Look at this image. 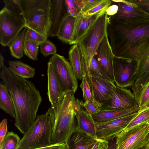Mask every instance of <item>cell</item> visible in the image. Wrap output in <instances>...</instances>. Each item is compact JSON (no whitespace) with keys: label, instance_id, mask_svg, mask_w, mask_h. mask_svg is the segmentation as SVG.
Instances as JSON below:
<instances>
[{"label":"cell","instance_id":"1","mask_svg":"<svg viewBox=\"0 0 149 149\" xmlns=\"http://www.w3.org/2000/svg\"><path fill=\"white\" fill-rule=\"evenodd\" d=\"M0 77L11 96L16 118L15 125L24 134L35 120L42 99L40 92L31 81L13 74L4 64L0 54Z\"/></svg>","mask_w":149,"mask_h":149},{"label":"cell","instance_id":"2","mask_svg":"<svg viewBox=\"0 0 149 149\" xmlns=\"http://www.w3.org/2000/svg\"><path fill=\"white\" fill-rule=\"evenodd\" d=\"M107 34L115 56L137 60L149 47V17L123 22L108 16Z\"/></svg>","mask_w":149,"mask_h":149},{"label":"cell","instance_id":"3","mask_svg":"<svg viewBox=\"0 0 149 149\" xmlns=\"http://www.w3.org/2000/svg\"><path fill=\"white\" fill-rule=\"evenodd\" d=\"M73 92L64 93L57 103L47 113L53 124L52 144L66 143L76 129L75 119L77 99Z\"/></svg>","mask_w":149,"mask_h":149},{"label":"cell","instance_id":"4","mask_svg":"<svg viewBox=\"0 0 149 149\" xmlns=\"http://www.w3.org/2000/svg\"><path fill=\"white\" fill-rule=\"evenodd\" d=\"M0 11V43L8 46L25 28V21L19 0H4Z\"/></svg>","mask_w":149,"mask_h":149},{"label":"cell","instance_id":"5","mask_svg":"<svg viewBox=\"0 0 149 149\" xmlns=\"http://www.w3.org/2000/svg\"><path fill=\"white\" fill-rule=\"evenodd\" d=\"M25 21V28L45 38L49 36L51 0H19Z\"/></svg>","mask_w":149,"mask_h":149},{"label":"cell","instance_id":"6","mask_svg":"<svg viewBox=\"0 0 149 149\" xmlns=\"http://www.w3.org/2000/svg\"><path fill=\"white\" fill-rule=\"evenodd\" d=\"M107 18L105 12L97 19L77 44L81 55L83 75L89 70L92 59L107 33Z\"/></svg>","mask_w":149,"mask_h":149},{"label":"cell","instance_id":"7","mask_svg":"<svg viewBox=\"0 0 149 149\" xmlns=\"http://www.w3.org/2000/svg\"><path fill=\"white\" fill-rule=\"evenodd\" d=\"M53 124L46 112L38 116L19 141L18 149H35L52 144Z\"/></svg>","mask_w":149,"mask_h":149},{"label":"cell","instance_id":"8","mask_svg":"<svg viewBox=\"0 0 149 149\" xmlns=\"http://www.w3.org/2000/svg\"><path fill=\"white\" fill-rule=\"evenodd\" d=\"M117 149H141L149 145V124H142L116 136Z\"/></svg>","mask_w":149,"mask_h":149},{"label":"cell","instance_id":"9","mask_svg":"<svg viewBox=\"0 0 149 149\" xmlns=\"http://www.w3.org/2000/svg\"><path fill=\"white\" fill-rule=\"evenodd\" d=\"M49 62L53 66L63 93H75L78 88V81L69 62L57 54L53 55Z\"/></svg>","mask_w":149,"mask_h":149},{"label":"cell","instance_id":"10","mask_svg":"<svg viewBox=\"0 0 149 149\" xmlns=\"http://www.w3.org/2000/svg\"><path fill=\"white\" fill-rule=\"evenodd\" d=\"M138 64L136 60L114 56L113 75L117 86L125 88L132 85L137 79Z\"/></svg>","mask_w":149,"mask_h":149},{"label":"cell","instance_id":"11","mask_svg":"<svg viewBox=\"0 0 149 149\" xmlns=\"http://www.w3.org/2000/svg\"><path fill=\"white\" fill-rule=\"evenodd\" d=\"M139 107L130 90L116 85L105 101L101 104V111H120Z\"/></svg>","mask_w":149,"mask_h":149},{"label":"cell","instance_id":"12","mask_svg":"<svg viewBox=\"0 0 149 149\" xmlns=\"http://www.w3.org/2000/svg\"><path fill=\"white\" fill-rule=\"evenodd\" d=\"M138 113L107 122L96 124L97 139L108 141L116 136L125 128Z\"/></svg>","mask_w":149,"mask_h":149},{"label":"cell","instance_id":"13","mask_svg":"<svg viewBox=\"0 0 149 149\" xmlns=\"http://www.w3.org/2000/svg\"><path fill=\"white\" fill-rule=\"evenodd\" d=\"M94 56L110 80L114 83L113 71L114 56L107 33L99 45Z\"/></svg>","mask_w":149,"mask_h":149},{"label":"cell","instance_id":"14","mask_svg":"<svg viewBox=\"0 0 149 149\" xmlns=\"http://www.w3.org/2000/svg\"><path fill=\"white\" fill-rule=\"evenodd\" d=\"M85 74L94 99L101 105L107 100L116 85L110 80L92 75L89 70Z\"/></svg>","mask_w":149,"mask_h":149},{"label":"cell","instance_id":"15","mask_svg":"<svg viewBox=\"0 0 149 149\" xmlns=\"http://www.w3.org/2000/svg\"><path fill=\"white\" fill-rule=\"evenodd\" d=\"M118 6L117 13L111 16L116 20L123 22H129L141 19L149 15L142 11L128 0H113Z\"/></svg>","mask_w":149,"mask_h":149},{"label":"cell","instance_id":"16","mask_svg":"<svg viewBox=\"0 0 149 149\" xmlns=\"http://www.w3.org/2000/svg\"><path fill=\"white\" fill-rule=\"evenodd\" d=\"M68 14L65 0H51L49 36H57L60 26Z\"/></svg>","mask_w":149,"mask_h":149},{"label":"cell","instance_id":"17","mask_svg":"<svg viewBox=\"0 0 149 149\" xmlns=\"http://www.w3.org/2000/svg\"><path fill=\"white\" fill-rule=\"evenodd\" d=\"M131 86L140 110L149 108V72L137 78Z\"/></svg>","mask_w":149,"mask_h":149},{"label":"cell","instance_id":"18","mask_svg":"<svg viewBox=\"0 0 149 149\" xmlns=\"http://www.w3.org/2000/svg\"><path fill=\"white\" fill-rule=\"evenodd\" d=\"M75 117L77 120L76 129L92 137L97 139L96 123L91 115L88 114L81 107V101L77 99Z\"/></svg>","mask_w":149,"mask_h":149},{"label":"cell","instance_id":"19","mask_svg":"<svg viewBox=\"0 0 149 149\" xmlns=\"http://www.w3.org/2000/svg\"><path fill=\"white\" fill-rule=\"evenodd\" d=\"M47 95L51 106L55 105L64 93L62 87L52 63H47Z\"/></svg>","mask_w":149,"mask_h":149},{"label":"cell","instance_id":"20","mask_svg":"<svg viewBox=\"0 0 149 149\" xmlns=\"http://www.w3.org/2000/svg\"><path fill=\"white\" fill-rule=\"evenodd\" d=\"M102 11L89 17H83L81 13L76 17L72 45L77 44L97 19L104 13Z\"/></svg>","mask_w":149,"mask_h":149},{"label":"cell","instance_id":"21","mask_svg":"<svg viewBox=\"0 0 149 149\" xmlns=\"http://www.w3.org/2000/svg\"><path fill=\"white\" fill-rule=\"evenodd\" d=\"M97 139L76 129L70 137L66 144L68 149H91Z\"/></svg>","mask_w":149,"mask_h":149},{"label":"cell","instance_id":"22","mask_svg":"<svg viewBox=\"0 0 149 149\" xmlns=\"http://www.w3.org/2000/svg\"><path fill=\"white\" fill-rule=\"evenodd\" d=\"M140 109L139 107H137L120 111H100L91 116L96 124H99L138 113Z\"/></svg>","mask_w":149,"mask_h":149},{"label":"cell","instance_id":"23","mask_svg":"<svg viewBox=\"0 0 149 149\" xmlns=\"http://www.w3.org/2000/svg\"><path fill=\"white\" fill-rule=\"evenodd\" d=\"M76 17L68 13L63 20L56 36L60 40L70 45H72Z\"/></svg>","mask_w":149,"mask_h":149},{"label":"cell","instance_id":"24","mask_svg":"<svg viewBox=\"0 0 149 149\" xmlns=\"http://www.w3.org/2000/svg\"><path fill=\"white\" fill-rule=\"evenodd\" d=\"M9 70L13 74L25 79L34 77L35 69L19 61H9Z\"/></svg>","mask_w":149,"mask_h":149},{"label":"cell","instance_id":"25","mask_svg":"<svg viewBox=\"0 0 149 149\" xmlns=\"http://www.w3.org/2000/svg\"><path fill=\"white\" fill-rule=\"evenodd\" d=\"M69 60L74 74L77 79H82L83 73L81 55L77 44L73 45L68 53Z\"/></svg>","mask_w":149,"mask_h":149},{"label":"cell","instance_id":"26","mask_svg":"<svg viewBox=\"0 0 149 149\" xmlns=\"http://www.w3.org/2000/svg\"><path fill=\"white\" fill-rule=\"evenodd\" d=\"M0 108L15 119V111L11 96L6 86L2 82L0 83Z\"/></svg>","mask_w":149,"mask_h":149},{"label":"cell","instance_id":"27","mask_svg":"<svg viewBox=\"0 0 149 149\" xmlns=\"http://www.w3.org/2000/svg\"><path fill=\"white\" fill-rule=\"evenodd\" d=\"M26 29L25 28L23 29L8 46L11 55L17 59H20L23 56V46Z\"/></svg>","mask_w":149,"mask_h":149},{"label":"cell","instance_id":"28","mask_svg":"<svg viewBox=\"0 0 149 149\" xmlns=\"http://www.w3.org/2000/svg\"><path fill=\"white\" fill-rule=\"evenodd\" d=\"M146 123L149 124V108L140 110L137 115L123 130H127L138 125Z\"/></svg>","mask_w":149,"mask_h":149},{"label":"cell","instance_id":"29","mask_svg":"<svg viewBox=\"0 0 149 149\" xmlns=\"http://www.w3.org/2000/svg\"><path fill=\"white\" fill-rule=\"evenodd\" d=\"M137 61V79L145 73L149 72V47L141 54Z\"/></svg>","mask_w":149,"mask_h":149},{"label":"cell","instance_id":"30","mask_svg":"<svg viewBox=\"0 0 149 149\" xmlns=\"http://www.w3.org/2000/svg\"><path fill=\"white\" fill-rule=\"evenodd\" d=\"M20 140L17 134L12 131L8 132L0 145V149H18Z\"/></svg>","mask_w":149,"mask_h":149},{"label":"cell","instance_id":"31","mask_svg":"<svg viewBox=\"0 0 149 149\" xmlns=\"http://www.w3.org/2000/svg\"><path fill=\"white\" fill-rule=\"evenodd\" d=\"M40 45L33 41L24 40L23 51L27 57L33 60H37L39 47Z\"/></svg>","mask_w":149,"mask_h":149},{"label":"cell","instance_id":"32","mask_svg":"<svg viewBox=\"0 0 149 149\" xmlns=\"http://www.w3.org/2000/svg\"><path fill=\"white\" fill-rule=\"evenodd\" d=\"M68 14L77 17L81 13L83 8V0H65Z\"/></svg>","mask_w":149,"mask_h":149},{"label":"cell","instance_id":"33","mask_svg":"<svg viewBox=\"0 0 149 149\" xmlns=\"http://www.w3.org/2000/svg\"><path fill=\"white\" fill-rule=\"evenodd\" d=\"M80 87L82 92L84 101L89 100L100 108V105L94 99L91 88L87 81L85 73L83 75Z\"/></svg>","mask_w":149,"mask_h":149},{"label":"cell","instance_id":"34","mask_svg":"<svg viewBox=\"0 0 149 149\" xmlns=\"http://www.w3.org/2000/svg\"><path fill=\"white\" fill-rule=\"evenodd\" d=\"M111 0H103L102 1L88 10L81 13L85 17H89L102 11L106 10L112 3Z\"/></svg>","mask_w":149,"mask_h":149},{"label":"cell","instance_id":"35","mask_svg":"<svg viewBox=\"0 0 149 149\" xmlns=\"http://www.w3.org/2000/svg\"><path fill=\"white\" fill-rule=\"evenodd\" d=\"M88 70L93 76L111 81L99 65L94 56L92 59Z\"/></svg>","mask_w":149,"mask_h":149},{"label":"cell","instance_id":"36","mask_svg":"<svg viewBox=\"0 0 149 149\" xmlns=\"http://www.w3.org/2000/svg\"><path fill=\"white\" fill-rule=\"evenodd\" d=\"M40 52L44 56H47L51 54L54 55L56 54V47L47 39L40 45Z\"/></svg>","mask_w":149,"mask_h":149},{"label":"cell","instance_id":"37","mask_svg":"<svg viewBox=\"0 0 149 149\" xmlns=\"http://www.w3.org/2000/svg\"><path fill=\"white\" fill-rule=\"evenodd\" d=\"M25 40L37 43L40 45L47 39L35 31L29 28L26 30L25 35Z\"/></svg>","mask_w":149,"mask_h":149},{"label":"cell","instance_id":"38","mask_svg":"<svg viewBox=\"0 0 149 149\" xmlns=\"http://www.w3.org/2000/svg\"><path fill=\"white\" fill-rule=\"evenodd\" d=\"M81 107L85 109L86 112L89 115L95 114L101 111L99 107L89 100L84 101V102L81 101Z\"/></svg>","mask_w":149,"mask_h":149},{"label":"cell","instance_id":"39","mask_svg":"<svg viewBox=\"0 0 149 149\" xmlns=\"http://www.w3.org/2000/svg\"><path fill=\"white\" fill-rule=\"evenodd\" d=\"M149 15V0H128Z\"/></svg>","mask_w":149,"mask_h":149},{"label":"cell","instance_id":"40","mask_svg":"<svg viewBox=\"0 0 149 149\" xmlns=\"http://www.w3.org/2000/svg\"><path fill=\"white\" fill-rule=\"evenodd\" d=\"M103 0H83V8L81 13H84L95 7Z\"/></svg>","mask_w":149,"mask_h":149},{"label":"cell","instance_id":"41","mask_svg":"<svg viewBox=\"0 0 149 149\" xmlns=\"http://www.w3.org/2000/svg\"><path fill=\"white\" fill-rule=\"evenodd\" d=\"M7 132V121L4 119L0 124V145L6 136Z\"/></svg>","mask_w":149,"mask_h":149},{"label":"cell","instance_id":"42","mask_svg":"<svg viewBox=\"0 0 149 149\" xmlns=\"http://www.w3.org/2000/svg\"><path fill=\"white\" fill-rule=\"evenodd\" d=\"M108 141L97 139L91 149H108Z\"/></svg>","mask_w":149,"mask_h":149},{"label":"cell","instance_id":"43","mask_svg":"<svg viewBox=\"0 0 149 149\" xmlns=\"http://www.w3.org/2000/svg\"><path fill=\"white\" fill-rule=\"evenodd\" d=\"M35 149H68L66 143L52 144L50 146Z\"/></svg>","mask_w":149,"mask_h":149},{"label":"cell","instance_id":"44","mask_svg":"<svg viewBox=\"0 0 149 149\" xmlns=\"http://www.w3.org/2000/svg\"><path fill=\"white\" fill-rule=\"evenodd\" d=\"M116 3V4L109 6L105 12L108 16H113L117 13L118 7L117 3Z\"/></svg>","mask_w":149,"mask_h":149},{"label":"cell","instance_id":"45","mask_svg":"<svg viewBox=\"0 0 149 149\" xmlns=\"http://www.w3.org/2000/svg\"><path fill=\"white\" fill-rule=\"evenodd\" d=\"M108 141L109 142L108 149H117L116 136Z\"/></svg>","mask_w":149,"mask_h":149},{"label":"cell","instance_id":"46","mask_svg":"<svg viewBox=\"0 0 149 149\" xmlns=\"http://www.w3.org/2000/svg\"><path fill=\"white\" fill-rule=\"evenodd\" d=\"M145 149H149V145H147Z\"/></svg>","mask_w":149,"mask_h":149},{"label":"cell","instance_id":"47","mask_svg":"<svg viewBox=\"0 0 149 149\" xmlns=\"http://www.w3.org/2000/svg\"><path fill=\"white\" fill-rule=\"evenodd\" d=\"M146 147H143V148H141V149H145V148Z\"/></svg>","mask_w":149,"mask_h":149}]
</instances>
